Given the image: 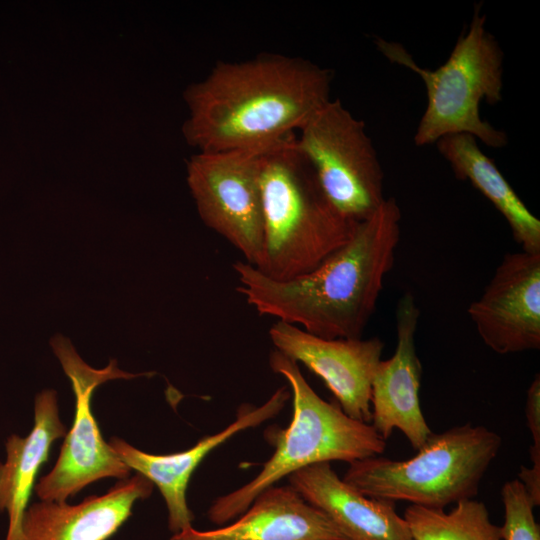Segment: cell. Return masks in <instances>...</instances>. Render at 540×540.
<instances>
[{
  "mask_svg": "<svg viewBox=\"0 0 540 540\" xmlns=\"http://www.w3.org/2000/svg\"><path fill=\"white\" fill-rule=\"evenodd\" d=\"M333 72L302 58L261 54L219 61L184 92L182 127L199 152L264 147L295 134L330 99Z\"/></svg>",
  "mask_w": 540,
  "mask_h": 540,
  "instance_id": "1",
  "label": "cell"
},
{
  "mask_svg": "<svg viewBox=\"0 0 540 540\" xmlns=\"http://www.w3.org/2000/svg\"><path fill=\"white\" fill-rule=\"evenodd\" d=\"M401 209L389 197L359 222L350 240L314 270L274 280L244 260L233 263L237 291L258 314L326 338H362L375 312L401 235Z\"/></svg>",
  "mask_w": 540,
  "mask_h": 540,
  "instance_id": "2",
  "label": "cell"
},
{
  "mask_svg": "<svg viewBox=\"0 0 540 540\" xmlns=\"http://www.w3.org/2000/svg\"><path fill=\"white\" fill-rule=\"evenodd\" d=\"M295 138L271 144L261 155L264 248L257 269L274 280L314 270L350 240L358 224L328 201Z\"/></svg>",
  "mask_w": 540,
  "mask_h": 540,
  "instance_id": "3",
  "label": "cell"
},
{
  "mask_svg": "<svg viewBox=\"0 0 540 540\" xmlns=\"http://www.w3.org/2000/svg\"><path fill=\"white\" fill-rule=\"evenodd\" d=\"M269 365L288 382L293 395L291 422L272 437L274 453L260 472L245 485L212 502L207 516L215 525L231 522L261 492L304 467L331 461L350 464L382 455L386 449V441L370 423L355 420L338 404L322 399L308 384L297 362L274 350Z\"/></svg>",
  "mask_w": 540,
  "mask_h": 540,
  "instance_id": "4",
  "label": "cell"
},
{
  "mask_svg": "<svg viewBox=\"0 0 540 540\" xmlns=\"http://www.w3.org/2000/svg\"><path fill=\"white\" fill-rule=\"evenodd\" d=\"M481 4H475L468 31L461 34L444 64L422 68L396 42L376 39L380 52L391 62L417 73L427 92V106L414 135L417 146L440 138L466 133L491 148L506 146L508 137L480 117V103L495 105L502 100L503 51L486 29Z\"/></svg>",
  "mask_w": 540,
  "mask_h": 540,
  "instance_id": "5",
  "label": "cell"
},
{
  "mask_svg": "<svg viewBox=\"0 0 540 540\" xmlns=\"http://www.w3.org/2000/svg\"><path fill=\"white\" fill-rule=\"evenodd\" d=\"M501 445L496 432L466 423L432 433L408 460L378 455L352 462L343 480L368 497L444 509L477 495Z\"/></svg>",
  "mask_w": 540,
  "mask_h": 540,
  "instance_id": "6",
  "label": "cell"
},
{
  "mask_svg": "<svg viewBox=\"0 0 540 540\" xmlns=\"http://www.w3.org/2000/svg\"><path fill=\"white\" fill-rule=\"evenodd\" d=\"M299 131L296 146L331 205L350 222L369 218L386 198L384 172L365 123L336 99Z\"/></svg>",
  "mask_w": 540,
  "mask_h": 540,
  "instance_id": "7",
  "label": "cell"
},
{
  "mask_svg": "<svg viewBox=\"0 0 540 540\" xmlns=\"http://www.w3.org/2000/svg\"><path fill=\"white\" fill-rule=\"evenodd\" d=\"M266 147L199 152L187 163V183L201 220L255 268L264 248L260 172Z\"/></svg>",
  "mask_w": 540,
  "mask_h": 540,
  "instance_id": "8",
  "label": "cell"
},
{
  "mask_svg": "<svg viewBox=\"0 0 540 540\" xmlns=\"http://www.w3.org/2000/svg\"><path fill=\"white\" fill-rule=\"evenodd\" d=\"M50 344L65 374L71 381L76 398L72 428L66 434L56 464L35 486L41 500L66 502L87 485L107 477L127 479L131 469L103 439L91 411L94 390L113 379H131L154 373L131 374L117 367L111 359L104 369H94L75 351L69 339L58 334Z\"/></svg>",
  "mask_w": 540,
  "mask_h": 540,
  "instance_id": "9",
  "label": "cell"
},
{
  "mask_svg": "<svg viewBox=\"0 0 540 540\" xmlns=\"http://www.w3.org/2000/svg\"><path fill=\"white\" fill-rule=\"evenodd\" d=\"M468 314L482 341L505 355L540 348V253H507Z\"/></svg>",
  "mask_w": 540,
  "mask_h": 540,
  "instance_id": "10",
  "label": "cell"
},
{
  "mask_svg": "<svg viewBox=\"0 0 540 540\" xmlns=\"http://www.w3.org/2000/svg\"><path fill=\"white\" fill-rule=\"evenodd\" d=\"M275 350L319 376L349 417L371 423V387L384 342L378 337L326 339L276 321L269 329Z\"/></svg>",
  "mask_w": 540,
  "mask_h": 540,
  "instance_id": "11",
  "label": "cell"
},
{
  "mask_svg": "<svg viewBox=\"0 0 540 540\" xmlns=\"http://www.w3.org/2000/svg\"><path fill=\"white\" fill-rule=\"evenodd\" d=\"M420 310L411 293L396 308L397 343L394 354L378 364L371 387V425L386 441L400 430L413 449L419 450L432 435L420 406L422 366L415 336Z\"/></svg>",
  "mask_w": 540,
  "mask_h": 540,
  "instance_id": "12",
  "label": "cell"
},
{
  "mask_svg": "<svg viewBox=\"0 0 540 540\" xmlns=\"http://www.w3.org/2000/svg\"><path fill=\"white\" fill-rule=\"evenodd\" d=\"M291 396L290 388H278L261 406H241L236 419L216 434L205 436L191 448L172 454H150L112 437L110 447L130 468L160 490L168 510V528L176 534L192 527L194 515L186 500L190 478L203 459L235 434L275 417Z\"/></svg>",
  "mask_w": 540,
  "mask_h": 540,
  "instance_id": "13",
  "label": "cell"
},
{
  "mask_svg": "<svg viewBox=\"0 0 540 540\" xmlns=\"http://www.w3.org/2000/svg\"><path fill=\"white\" fill-rule=\"evenodd\" d=\"M152 491L153 483L137 473L76 505L41 500L27 507L14 540H107Z\"/></svg>",
  "mask_w": 540,
  "mask_h": 540,
  "instance_id": "14",
  "label": "cell"
},
{
  "mask_svg": "<svg viewBox=\"0 0 540 540\" xmlns=\"http://www.w3.org/2000/svg\"><path fill=\"white\" fill-rule=\"evenodd\" d=\"M288 478L289 485L321 510L344 540H414L395 502L360 493L329 462L304 467Z\"/></svg>",
  "mask_w": 540,
  "mask_h": 540,
  "instance_id": "15",
  "label": "cell"
},
{
  "mask_svg": "<svg viewBox=\"0 0 540 540\" xmlns=\"http://www.w3.org/2000/svg\"><path fill=\"white\" fill-rule=\"evenodd\" d=\"M170 540H344L333 522L291 485L261 492L237 518L211 530L193 527Z\"/></svg>",
  "mask_w": 540,
  "mask_h": 540,
  "instance_id": "16",
  "label": "cell"
},
{
  "mask_svg": "<svg viewBox=\"0 0 540 540\" xmlns=\"http://www.w3.org/2000/svg\"><path fill=\"white\" fill-rule=\"evenodd\" d=\"M66 434L56 391H41L35 397L32 430L26 437L13 434L7 439L6 460L0 463V513L8 515L5 540L16 538L39 468L52 443Z\"/></svg>",
  "mask_w": 540,
  "mask_h": 540,
  "instance_id": "17",
  "label": "cell"
},
{
  "mask_svg": "<svg viewBox=\"0 0 540 540\" xmlns=\"http://www.w3.org/2000/svg\"><path fill=\"white\" fill-rule=\"evenodd\" d=\"M441 156L459 180H468L507 221L514 240L523 251L540 253V220L502 175L496 164L479 148L477 139L466 133L440 138Z\"/></svg>",
  "mask_w": 540,
  "mask_h": 540,
  "instance_id": "18",
  "label": "cell"
},
{
  "mask_svg": "<svg viewBox=\"0 0 540 540\" xmlns=\"http://www.w3.org/2000/svg\"><path fill=\"white\" fill-rule=\"evenodd\" d=\"M403 518L414 540H503L486 505L473 498L457 502L449 512L409 505Z\"/></svg>",
  "mask_w": 540,
  "mask_h": 540,
  "instance_id": "19",
  "label": "cell"
},
{
  "mask_svg": "<svg viewBox=\"0 0 540 540\" xmlns=\"http://www.w3.org/2000/svg\"><path fill=\"white\" fill-rule=\"evenodd\" d=\"M504 522L501 527L503 540H540V528L535 519L532 498L524 485L513 479L501 489Z\"/></svg>",
  "mask_w": 540,
  "mask_h": 540,
  "instance_id": "20",
  "label": "cell"
},
{
  "mask_svg": "<svg viewBox=\"0 0 540 540\" xmlns=\"http://www.w3.org/2000/svg\"><path fill=\"white\" fill-rule=\"evenodd\" d=\"M526 424L533 443L529 450L531 467L522 466L518 479L532 493L540 490V376L536 374L527 390L525 405Z\"/></svg>",
  "mask_w": 540,
  "mask_h": 540,
  "instance_id": "21",
  "label": "cell"
}]
</instances>
